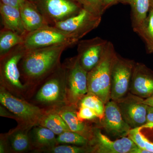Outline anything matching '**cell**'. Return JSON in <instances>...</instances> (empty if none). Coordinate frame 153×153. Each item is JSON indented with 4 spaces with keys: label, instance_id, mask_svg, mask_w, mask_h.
Masks as SVG:
<instances>
[{
    "label": "cell",
    "instance_id": "cell-1",
    "mask_svg": "<svg viewBox=\"0 0 153 153\" xmlns=\"http://www.w3.org/2000/svg\"><path fill=\"white\" fill-rule=\"evenodd\" d=\"M67 45L27 50L19 63L21 81L26 89L27 100L35 88L61 66L60 57Z\"/></svg>",
    "mask_w": 153,
    "mask_h": 153
},
{
    "label": "cell",
    "instance_id": "cell-2",
    "mask_svg": "<svg viewBox=\"0 0 153 153\" xmlns=\"http://www.w3.org/2000/svg\"><path fill=\"white\" fill-rule=\"evenodd\" d=\"M27 100L45 110L67 105L66 71L63 63L34 89Z\"/></svg>",
    "mask_w": 153,
    "mask_h": 153
},
{
    "label": "cell",
    "instance_id": "cell-3",
    "mask_svg": "<svg viewBox=\"0 0 153 153\" xmlns=\"http://www.w3.org/2000/svg\"><path fill=\"white\" fill-rule=\"evenodd\" d=\"M117 55L113 44L108 41L99 62L88 72V94L96 96L105 104L110 99L111 72Z\"/></svg>",
    "mask_w": 153,
    "mask_h": 153
},
{
    "label": "cell",
    "instance_id": "cell-4",
    "mask_svg": "<svg viewBox=\"0 0 153 153\" xmlns=\"http://www.w3.org/2000/svg\"><path fill=\"white\" fill-rule=\"evenodd\" d=\"M26 51L24 44H20L0 57V86L25 100L27 91L21 81L19 63Z\"/></svg>",
    "mask_w": 153,
    "mask_h": 153
},
{
    "label": "cell",
    "instance_id": "cell-5",
    "mask_svg": "<svg viewBox=\"0 0 153 153\" xmlns=\"http://www.w3.org/2000/svg\"><path fill=\"white\" fill-rule=\"evenodd\" d=\"M0 102L13 113L18 125L33 128L38 125L45 110L16 96L0 86Z\"/></svg>",
    "mask_w": 153,
    "mask_h": 153
},
{
    "label": "cell",
    "instance_id": "cell-6",
    "mask_svg": "<svg viewBox=\"0 0 153 153\" xmlns=\"http://www.w3.org/2000/svg\"><path fill=\"white\" fill-rule=\"evenodd\" d=\"M63 64L66 71L67 105L76 106L80 99L88 93V72L80 65L77 55L66 59Z\"/></svg>",
    "mask_w": 153,
    "mask_h": 153
},
{
    "label": "cell",
    "instance_id": "cell-7",
    "mask_svg": "<svg viewBox=\"0 0 153 153\" xmlns=\"http://www.w3.org/2000/svg\"><path fill=\"white\" fill-rule=\"evenodd\" d=\"M78 42L57 28L47 25L28 32L25 36L23 44L27 50H30L59 45L71 47Z\"/></svg>",
    "mask_w": 153,
    "mask_h": 153
},
{
    "label": "cell",
    "instance_id": "cell-8",
    "mask_svg": "<svg viewBox=\"0 0 153 153\" xmlns=\"http://www.w3.org/2000/svg\"><path fill=\"white\" fill-rule=\"evenodd\" d=\"M49 26L75 16L82 8L76 0H31Z\"/></svg>",
    "mask_w": 153,
    "mask_h": 153
},
{
    "label": "cell",
    "instance_id": "cell-9",
    "mask_svg": "<svg viewBox=\"0 0 153 153\" xmlns=\"http://www.w3.org/2000/svg\"><path fill=\"white\" fill-rule=\"evenodd\" d=\"M102 16H97L82 8L78 13L68 19L58 22L53 27L79 41L88 33L98 27Z\"/></svg>",
    "mask_w": 153,
    "mask_h": 153
},
{
    "label": "cell",
    "instance_id": "cell-10",
    "mask_svg": "<svg viewBox=\"0 0 153 153\" xmlns=\"http://www.w3.org/2000/svg\"><path fill=\"white\" fill-rule=\"evenodd\" d=\"M135 63L117 55L111 72L110 99L112 100L118 101L127 93Z\"/></svg>",
    "mask_w": 153,
    "mask_h": 153
},
{
    "label": "cell",
    "instance_id": "cell-11",
    "mask_svg": "<svg viewBox=\"0 0 153 153\" xmlns=\"http://www.w3.org/2000/svg\"><path fill=\"white\" fill-rule=\"evenodd\" d=\"M89 145L97 153H137L140 148L129 137L111 140L97 128L93 130Z\"/></svg>",
    "mask_w": 153,
    "mask_h": 153
},
{
    "label": "cell",
    "instance_id": "cell-12",
    "mask_svg": "<svg viewBox=\"0 0 153 153\" xmlns=\"http://www.w3.org/2000/svg\"><path fill=\"white\" fill-rule=\"evenodd\" d=\"M32 128L18 125L0 137V153H24L32 152L29 133Z\"/></svg>",
    "mask_w": 153,
    "mask_h": 153
},
{
    "label": "cell",
    "instance_id": "cell-13",
    "mask_svg": "<svg viewBox=\"0 0 153 153\" xmlns=\"http://www.w3.org/2000/svg\"><path fill=\"white\" fill-rule=\"evenodd\" d=\"M143 100L132 94L116 101L123 117L131 128L142 126L146 123L148 106L143 103Z\"/></svg>",
    "mask_w": 153,
    "mask_h": 153
},
{
    "label": "cell",
    "instance_id": "cell-14",
    "mask_svg": "<svg viewBox=\"0 0 153 153\" xmlns=\"http://www.w3.org/2000/svg\"><path fill=\"white\" fill-rule=\"evenodd\" d=\"M108 41L100 37L79 41L77 43V56L79 63L85 71H90L99 63Z\"/></svg>",
    "mask_w": 153,
    "mask_h": 153
},
{
    "label": "cell",
    "instance_id": "cell-15",
    "mask_svg": "<svg viewBox=\"0 0 153 153\" xmlns=\"http://www.w3.org/2000/svg\"><path fill=\"white\" fill-rule=\"evenodd\" d=\"M102 125L107 133L123 137L128 135L131 128L123 117L117 102L108 101L105 104Z\"/></svg>",
    "mask_w": 153,
    "mask_h": 153
},
{
    "label": "cell",
    "instance_id": "cell-16",
    "mask_svg": "<svg viewBox=\"0 0 153 153\" xmlns=\"http://www.w3.org/2000/svg\"><path fill=\"white\" fill-rule=\"evenodd\" d=\"M130 89L132 94L142 98L153 96V72L145 65L135 63Z\"/></svg>",
    "mask_w": 153,
    "mask_h": 153
},
{
    "label": "cell",
    "instance_id": "cell-17",
    "mask_svg": "<svg viewBox=\"0 0 153 153\" xmlns=\"http://www.w3.org/2000/svg\"><path fill=\"white\" fill-rule=\"evenodd\" d=\"M76 106L65 105L54 108L65 121L71 131L87 138L91 140L93 137V130H90L84 122L77 115Z\"/></svg>",
    "mask_w": 153,
    "mask_h": 153
},
{
    "label": "cell",
    "instance_id": "cell-18",
    "mask_svg": "<svg viewBox=\"0 0 153 153\" xmlns=\"http://www.w3.org/2000/svg\"><path fill=\"white\" fill-rule=\"evenodd\" d=\"M33 153L42 151L58 145L56 135L52 131L40 125L34 126L29 133Z\"/></svg>",
    "mask_w": 153,
    "mask_h": 153
},
{
    "label": "cell",
    "instance_id": "cell-19",
    "mask_svg": "<svg viewBox=\"0 0 153 153\" xmlns=\"http://www.w3.org/2000/svg\"><path fill=\"white\" fill-rule=\"evenodd\" d=\"M22 21L27 32L49 25L37 6L31 0H26L19 8Z\"/></svg>",
    "mask_w": 153,
    "mask_h": 153
},
{
    "label": "cell",
    "instance_id": "cell-20",
    "mask_svg": "<svg viewBox=\"0 0 153 153\" xmlns=\"http://www.w3.org/2000/svg\"><path fill=\"white\" fill-rule=\"evenodd\" d=\"M0 13L4 28L23 36L28 33L24 26L19 9L1 2Z\"/></svg>",
    "mask_w": 153,
    "mask_h": 153
},
{
    "label": "cell",
    "instance_id": "cell-21",
    "mask_svg": "<svg viewBox=\"0 0 153 153\" xmlns=\"http://www.w3.org/2000/svg\"><path fill=\"white\" fill-rule=\"evenodd\" d=\"M118 3L130 6L132 26L136 32L143 27L147 17L151 8L150 0H119Z\"/></svg>",
    "mask_w": 153,
    "mask_h": 153
},
{
    "label": "cell",
    "instance_id": "cell-22",
    "mask_svg": "<svg viewBox=\"0 0 153 153\" xmlns=\"http://www.w3.org/2000/svg\"><path fill=\"white\" fill-rule=\"evenodd\" d=\"M38 125L47 128L57 136L64 132L71 131L65 121L54 108L45 110Z\"/></svg>",
    "mask_w": 153,
    "mask_h": 153
},
{
    "label": "cell",
    "instance_id": "cell-23",
    "mask_svg": "<svg viewBox=\"0 0 153 153\" xmlns=\"http://www.w3.org/2000/svg\"><path fill=\"white\" fill-rule=\"evenodd\" d=\"M25 36L3 28L0 32V57L18 45L24 44Z\"/></svg>",
    "mask_w": 153,
    "mask_h": 153
},
{
    "label": "cell",
    "instance_id": "cell-24",
    "mask_svg": "<svg viewBox=\"0 0 153 153\" xmlns=\"http://www.w3.org/2000/svg\"><path fill=\"white\" fill-rule=\"evenodd\" d=\"M145 42L149 53L153 54V9L151 8L144 24L135 32Z\"/></svg>",
    "mask_w": 153,
    "mask_h": 153
},
{
    "label": "cell",
    "instance_id": "cell-25",
    "mask_svg": "<svg viewBox=\"0 0 153 153\" xmlns=\"http://www.w3.org/2000/svg\"><path fill=\"white\" fill-rule=\"evenodd\" d=\"M57 141L58 144L87 146L90 143V140L87 138L71 131L64 132L57 135Z\"/></svg>",
    "mask_w": 153,
    "mask_h": 153
},
{
    "label": "cell",
    "instance_id": "cell-26",
    "mask_svg": "<svg viewBox=\"0 0 153 153\" xmlns=\"http://www.w3.org/2000/svg\"><path fill=\"white\" fill-rule=\"evenodd\" d=\"M78 104L79 106L87 107L93 110L100 119L104 117L105 104L96 96L87 94L80 99Z\"/></svg>",
    "mask_w": 153,
    "mask_h": 153
},
{
    "label": "cell",
    "instance_id": "cell-27",
    "mask_svg": "<svg viewBox=\"0 0 153 153\" xmlns=\"http://www.w3.org/2000/svg\"><path fill=\"white\" fill-rule=\"evenodd\" d=\"M41 153H93V148L90 145L87 146H78L68 144H58L55 146L44 150Z\"/></svg>",
    "mask_w": 153,
    "mask_h": 153
},
{
    "label": "cell",
    "instance_id": "cell-28",
    "mask_svg": "<svg viewBox=\"0 0 153 153\" xmlns=\"http://www.w3.org/2000/svg\"><path fill=\"white\" fill-rule=\"evenodd\" d=\"M83 8L91 13L102 16V0H76Z\"/></svg>",
    "mask_w": 153,
    "mask_h": 153
},
{
    "label": "cell",
    "instance_id": "cell-29",
    "mask_svg": "<svg viewBox=\"0 0 153 153\" xmlns=\"http://www.w3.org/2000/svg\"><path fill=\"white\" fill-rule=\"evenodd\" d=\"M77 115L80 120H91L98 118L96 113L89 108L85 106H79Z\"/></svg>",
    "mask_w": 153,
    "mask_h": 153
},
{
    "label": "cell",
    "instance_id": "cell-30",
    "mask_svg": "<svg viewBox=\"0 0 153 153\" xmlns=\"http://www.w3.org/2000/svg\"><path fill=\"white\" fill-rule=\"evenodd\" d=\"M142 129L145 128H153V107L148 106L146 116V123L141 127Z\"/></svg>",
    "mask_w": 153,
    "mask_h": 153
},
{
    "label": "cell",
    "instance_id": "cell-31",
    "mask_svg": "<svg viewBox=\"0 0 153 153\" xmlns=\"http://www.w3.org/2000/svg\"><path fill=\"white\" fill-rule=\"evenodd\" d=\"M26 0H1V2L4 4L19 9Z\"/></svg>",
    "mask_w": 153,
    "mask_h": 153
},
{
    "label": "cell",
    "instance_id": "cell-32",
    "mask_svg": "<svg viewBox=\"0 0 153 153\" xmlns=\"http://www.w3.org/2000/svg\"><path fill=\"white\" fill-rule=\"evenodd\" d=\"M0 115L1 117L9 118L13 119L15 120V116L11 111L3 105L1 104L0 108Z\"/></svg>",
    "mask_w": 153,
    "mask_h": 153
},
{
    "label": "cell",
    "instance_id": "cell-33",
    "mask_svg": "<svg viewBox=\"0 0 153 153\" xmlns=\"http://www.w3.org/2000/svg\"><path fill=\"white\" fill-rule=\"evenodd\" d=\"M119 0H102V13L108 9L118 3Z\"/></svg>",
    "mask_w": 153,
    "mask_h": 153
},
{
    "label": "cell",
    "instance_id": "cell-34",
    "mask_svg": "<svg viewBox=\"0 0 153 153\" xmlns=\"http://www.w3.org/2000/svg\"><path fill=\"white\" fill-rule=\"evenodd\" d=\"M143 103L146 105L148 106L152 107H153V96L143 99Z\"/></svg>",
    "mask_w": 153,
    "mask_h": 153
},
{
    "label": "cell",
    "instance_id": "cell-35",
    "mask_svg": "<svg viewBox=\"0 0 153 153\" xmlns=\"http://www.w3.org/2000/svg\"><path fill=\"white\" fill-rule=\"evenodd\" d=\"M150 1L151 8L153 9V0H150Z\"/></svg>",
    "mask_w": 153,
    "mask_h": 153
}]
</instances>
